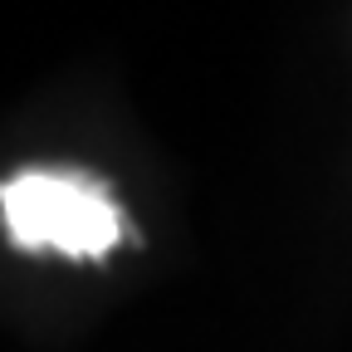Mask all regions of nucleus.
<instances>
[{
  "label": "nucleus",
  "mask_w": 352,
  "mask_h": 352,
  "mask_svg": "<svg viewBox=\"0 0 352 352\" xmlns=\"http://www.w3.org/2000/svg\"><path fill=\"white\" fill-rule=\"evenodd\" d=\"M0 215L20 250L103 259L122 240V210L103 176L74 166H30L0 182Z\"/></svg>",
  "instance_id": "1"
}]
</instances>
